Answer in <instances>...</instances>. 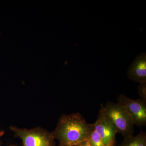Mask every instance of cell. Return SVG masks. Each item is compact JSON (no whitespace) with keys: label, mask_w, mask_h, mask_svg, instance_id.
Wrapping results in <instances>:
<instances>
[{"label":"cell","mask_w":146,"mask_h":146,"mask_svg":"<svg viewBox=\"0 0 146 146\" xmlns=\"http://www.w3.org/2000/svg\"><path fill=\"white\" fill-rule=\"evenodd\" d=\"M92 126L79 113L63 115L52 133L60 146H74L87 140Z\"/></svg>","instance_id":"6da1fadb"},{"label":"cell","mask_w":146,"mask_h":146,"mask_svg":"<svg viewBox=\"0 0 146 146\" xmlns=\"http://www.w3.org/2000/svg\"><path fill=\"white\" fill-rule=\"evenodd\" d=\"M11 129L21 139L23 146H56L52 133L40 129H27L15 127Z\"/></svg>","instance_id":"3957f363"},{"label":"cell","mask_w":146,"mask_h":146,"mask_svg":"<svg viewBox=\"0 0 146 146\" xmlns=\"http://www.w3.org/2000/svg\"><path fill=\"white\" fill-rule=\"evenodd\" d=\"M87 141L92 146H105L101 138L94 129L93 124L91 132Z\"/></svg>","instance_id":"ba28073f"},{"label":"cell","mask_w":146,"mask_h":146,"mask_svg":"<svg viewBox=\"0 0 146 146\" xmlns=\"http://www.w3.org/2000/svg\"><path fill=\"white\" fill-rule=\"evenodd\" d=\"M3 134H1V133H0V136H1V135H2ZM0 146H1V144H0Z\"/></svg>","instance_id":"8fae6325"},{"label":"cell","mask_w":146,"mask_h":146,"mask_svg":"<svg viewBox=\"0 0 146 146\" xmlns=\"http://www.w3.org/2000/svg\"><path fill=\"white\" fill-rule=\"evenodd\" d=\"M93 124L105 146H116L117 132L100 110L97 121Z\"/></svg>","instance_id":"5b68a950"},{"label":"cell","mask_w":146,"mask_h":146,"mask_svg":"<svg viewBox=\"0 0 146 146\" xmlns=\"http://www.w3.org/2000/svg\"><path fill=\"white\" fill-rule=\"evenodd\" d=\"M114 128L117 133L124 138L132 136L134 124L130 116L122 106L117 103L108 102L102 105L100 110Z\"/></svg>","instance_id":"7a4b0ae2"},{"label":"cell","mask_w":146,"mask_h":146,"mask_svg":"<svg viewBox=\"0 0 146 146\" xmlns=\"http://www.w3.org/2000/svg\"><path fill=\"white\" fill-rule=\"evenodd\" d=\"M138 92L141 98L146 101V82L140 84L138 86Z\"/></svg>","instance_id":"9c48e42d"},{"label":"cell","mask_w":146,"mask_h":146,"mask_svg":"<svg viewBox=\"0 0 146 146\" xmlns=\"http://www.w3.org/2000/svg\"><path fill=\"white\" fill-rule=\"evenodd\" d=\"M128 78L140 84L146 82V54L142 53L136 56L128 70Z\"/></svg>","instance_id":"8992f818"},{"label":"cell","mask_w":146,"mask_h":146,"mask_svg":"<svg viewBox=\"0 0 146 146\" xmlns=\"http://www.w3.org/2000/svg\"><path fill=\"white\" fill-rule=\"evenodd\" d=\"M118 102L130 116L134 125H146V101L141 98L131 99L121 94L118 97Z\"/></svg>","instance_id":"277c9868"},{"label":"cell","mask_w":146,"mask_h":146,"mask_svg":"<svg viewBox=\"0 0 146 146\" xmlns=\"http://www.w3.org/2000/svg\"><path fill=\"white\" fill-rule=\"evenodd\" d=\"M74 146H92L90 145L88 141H83L82 143L78 144V145H76Z\"/></svg>","instance_id":"30bf717a"},{"label":"cell","mask_w":146,"mask_h":146,"mask_svg":"<svg viewBox=\"0 0 146 146\" xmlns=\"http://www.w3.org/2000/svg\"><path fill=\"white\" fill-rule=\"evenodd\" d=\"M118 146H146V133L141 131L136 136L125 138Z\"/></svg>","instance_id":"52a82bcc"}]
</instances>
